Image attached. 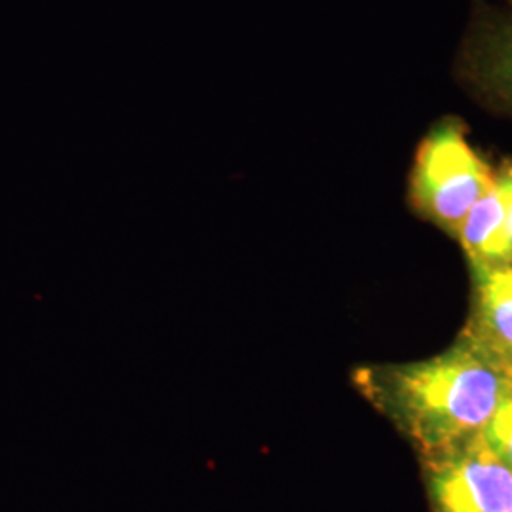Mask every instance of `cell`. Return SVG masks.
<instances>
[{
	"instance_id": "obj_8",
	"label": "cell",
	"mask_w": 512,
	"mask_h": 512,
	"mask_svg": "<svg viewBox=\"0 0 512 512\" xmlns=\"http://www.w3.org/2000/svg\"><path fill=\"white\" fill-rule=\"evenodd\" d=\"M495 186L499 188L501 198H503L505 224H507V234H509L512 247V160L505 162L495 171Z\"/></svg>"
},
{
	"instance_id": "obj_5",
	"label": "cell",
	"mask_w": 512,
	"mask_h": 512,
	"mask_svg": "<svg viewBox=\"0 0 512 512\" xmlns=\"http://www.w3.org/2000/svg\"><path fill=\"white\" fill-rule=\"evenodd\" d=\"M471 268L512 266V247L499 188L494 186L473 205L458 232Z\"/></svg>"
},
{
	"instance_id": "obj_3",
	"label": "cell",
	"mask_w": 512,
	"mask_h": 512,
	"mask_svg": "<svg viewBox=\"0 0 512 512\" xmlns=\"http://www.w3.org/2000/svg\"><path fill=\"white\" fill-rule=\"evenodd\" d=\"M421 458L433 512L512 511V471L480 433Z\"/></svg>"
},
{
	"instance_id": "obj_6",
	"label": "cell",
	"mask_w": 512,
	"mask_h": 512,
	"mask_svg": "<svg viewBox=\"0 0 512 512\" xmlns=\"http://www.w3.org/2000/svg\"><path fill=\"white\" fill-rule=\"evenodd\" d=\"M484 74L499 97L512 105V25L503 27L486 44Z\"/></svg>"
},
{
	"instance_id": "obj_1",
	"label": "cell",
	"mask_w": 512,
	"mask_h": 512,
	"mask_svg": "<svg viewBox=\"0 0 512 512\" xmlns=\"http://www.w3.org/2000/svg\"><path fill=\"white\" fill-rule=\"evenodd\" d=\"M353 382L421 456H429L480 433L511 389L512 376L459 334L452 348L423 361L361 366Z\"/></svg>"
},
{
	"instance_id": "obj_7",
	"label": "cell",
	"mask_w": 512,
	"mask_h": 512,
	"mask_svg": "<svg viewBox=\"0 0 512 512\" xmlns=\"http://www.w3.org/2000/svg\"><path fill=\"white\" fill-rule=\"evenodd\" d=\"M480 437L495 458L512 471V387L505 393L488 423L482 427Z\"/></svg>"
},
{
	"instance_id": "obj_9",
	"label": "cell",
	"mask_w": 512,
	"mask_h": 512,
	"mask_svg": "<svg viewBox=\"0 0 512 512\" xmlns=\"http://www.w3.org/2000/svg\"><path fill=\"white\" fill-rule=\"evenodd\" d=\"M512 512V511H511Z\"/></svg>"
},
{
	"instance_id": "obj_4",
	"label": "cell",
	"mask_w": 512,
	"mask_h": 512,
	"mask_svg": "<svg viewBox=\"0 0 512 512\" xmlns=\"http://www.w3.org/2000/svg\"><path fill=\"white\" fill-rule=\"evenodd\" d=\"M473 308L461 332L512 376V266L471 268Z\"/></svg>"
},
{
	"instance_id": "obj_2",
	"label": "cell",
	"mask_w": 512,
	"mask_h": 512,
	"mask_svg": "<svg viewBox=\"0 0 512 512\" xmlns=\"http://www.w3.org/2000/svg\"><path fill=\"white\" fill-rule=\"evenodd\" d=\"M494 181V169L469 145L463 126L448 120L420 145L410 198L425 219L458 238L463 220Z\"/></svg>"
}]
</instances>
